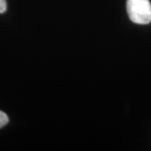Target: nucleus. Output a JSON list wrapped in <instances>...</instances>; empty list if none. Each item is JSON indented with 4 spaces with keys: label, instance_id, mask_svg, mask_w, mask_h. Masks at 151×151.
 <instances>
[{
    "label": "nucleus",
    "instance_id": "obj_3",
    "mask_svg": "<svg viewBox=\"0 0 151 151\" xmlns=\"http://www.w3.org/2000/svg\"><path fill=\"white\" fill-rule=\"evenodd\" d=\"M7 10L6 0H0V14H4Z\"/></svg>",
    "mask_w": 151,
    "mask_h": 151
},
{
    "label": "nucleus",
    "instance_id": "obj_2",
    "mask_svg": "<svg viewBox=\"0 0 151 151\" xmlns=\"http://www.w3.org/2000/svg\"><path fill=\"white\" fill-rule=\"evenodd\" d=\"M9 123V117L5 113L0 110V129Z\"/></svg>",
    "mask_w": 151,
    "mask_h": 151
},
{
    "label": "nucleus",
    "instance_id": "obj_1",
    "mask_svg": "<svg viewBox=\"0 0 151 151\" xmlns=\"http://www.w3.org/2000/svg\"><path fill=\"white\" fill-rule=\"evenodd\" d=\"M127 12L130 20L138 24L151 22V4L150 0H127Z\"/></svg>",
    "mask_w": 151,
    "mask_h": 151
}]
</instances>
